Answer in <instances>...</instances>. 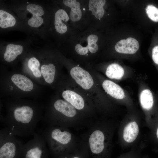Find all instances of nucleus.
<instances>
[{"label":"nucleus","mask_w":158,"mask_h":158,"mask_svg":"<svg viewBox=\"0 0 158 158\" xmlns=\"http://www.w3.org/2000/svg\"><path fill=\"white\" fill-rule=\"evenodd\" d=\"M24 144L6 128L0 131V158H15Z\"/></svg>","instance_id":"nucleus-5"},{"label":"nucleus","mask_w":158,"mask_h":158,"mask_svg":"<svg viewBox=\"0 0 158 158\" xmlns=\"http://www.w3.org/2000/svg\"><path fill=\"white\" fill-rule=\"evenodd\" d=\"M55 67L52 63L43 65L41 67V72L45 81L50 84L53 81L55 74Z\"/></svg>","instance_id":"nucleus-20"},{"label":"nucleus","mask_w":158,"mask_h":158,"mask_svg":"<svg viewBox=\"0 0 158 158\" xmlns=\"http://www.w3.org/2000/svg\"><path fill=\"white\" fill-rule=\"evenodd\" d=\"M148 17L152 20L158 22V8L154 6L149 5L145 8Z\"/></svg>","instance_id":"nucleus-23"},{"label":"nucleus","mask_w":158,"mask_h":158,"mask_svg":"<svg viewBox=\"0 0 158 158\" xmlns=\"http://www.w3.org/2000/svg\"><path fill=\"white\" fill-rule=\"evenodd\" d=\"M102 85L106 92L112 97L117 99H122L124 97L125 93L122 89L114 82L106 80Z\"/></svg>","instance_id":"nucleus-11"},{"label":"nucleus","mask_w":158,"mask_h":158,"mask_svg":"<svg viewBox=\"0 0 158 158\" xmlns=\"http://www.w3.org/2000/svg\"><path fill=\"white\" fill-rule=\"evenodd\" d=\"M98 40V37L95 35H91L87 38V46L89 51L92 53L96 52L98 49V47L96 42Z\"/></svg>","instance_id":"nucleus-22"},{"label":"nucleus","mask_w":158,"mask_h":158,"mask_svg":"<svg viewBox=\"0 0 158 158\" xmlns=\"http://www.w3.org/2000/svg\"><path fill=\"white\" fill-rule=\"evenodd\" d=\"M52 152L58 155L72 152L79 146L81 138H77L68 128L47 126L41 134Z\"/></svg>","instance_id":"nucleus-3"},{"label":"nucleus","mask_w":158,"mask_h":158,"mask_svg":"<svg viewBox=\"0 0 158 158\" xmlns=\"http://www.w3.org/2000/svg\"><path fill=\"white\" fill-rule=\"evenodd\" d=\"M157 136L158 139V128L157 131Z\"/></svg>","instance_id":"nucleus-27"},{"label":"nucleus","mask_w":158,"mask_h":158,"mask_svg":"<svg viewBox=\"0 0 158 158\" xmlns=\"http://www.w3.org/2000/svg\"><path fill=\"white\" fill-rule=\"evenodd\" d=\"M28 65L29 68L33 72L39 70L38 67L40 66L39 61L35 57L30 58L28 61Z\"/></svg>","instance_id":"nucleus-24"},{"label":"nucleus","mask_w":158,"mask_h":158,"mask_svg":"<svg viewBox=\"0 0 158 158\" xmlns=\"http://www.w3.org/2000/svg\"><path fill=\"white\" fill-rule=\"evenodd\" d=\"M75 49L77 53L82 55L87 54L89 50L87 46L86 47H83L80 44H77L76 45Z\"/></svg>","instance_id":"nucleus-25"},{"label":"nucleus","mask_w":158,"mask_h":158,"mask_svg":"<svg viewBox=\"0 0 158 158\" xmlns=\"http://www.w3.org/2000/svg\"><path fill=\"white\" fill-rule=\"evenodd\" d=\"M12 81L19 89L25 91L31 90L33 87L32 81L28 78L23 75L15 74L11 77Z\"/></svg>","instance_id":"nucleus-13"},{"label":"nucleus","mask_w":158,"mask_h":158,"mask_svg":"<svg viewBox=\"0 0 158 158\" xmlns=\"http://www.w3.org/2000/svg\"><path fill=\"white\" fill-rule=\"evenodd\" d=\"M53 107L57 113L46 116L44 121L47 126H59L79 129L87 128L94 121L79 115L77 109L66 101L57 100L54 102Z\"/></svg>","instance_id":"nucleus-2"},{"label":"nucleus","mask_w":158,"mask_h":158,"mask_svg":"<svg viewBox=\"0 0 158 158\" xmlns=\"http://www.w3.org/2000/svg\"><path fill=\"white\" fill-rule=\"evenodd\" d=\"M140 101L141 105L144 109H150L153 104V99L151 91L148 89L142 90L140 96Z\"/></svg>","instance_id":"nucleus-19"},{"label":"nucleus","mask_w":158,"mask_h":158,"mask_svg":"<svg viewBox=\"0 0 158 158\" xmlns=\"http://www.w3.org/2000/svg\"><path fill=\"white\" fill-rule=\"evenodd\" d=\"M69 17L66 12L62 9L58 10L55 15L54 26L56 31L59 33L63 34L67 30L66 25L62 21L67 22Z\"/></svg>","instance_id":"nucleus-12"},{"label":"nucleus","mask_w":158,"mask_h":158,"mask_svg":"<svg viewBox=\"0 0 158 158\" xmlns=\"http://www.w3.org/2000/svg\"><path fill=\"white\" fill-rule=\"evenodd\" d=\"M87 128L81 137L86 142L88 150L94 158H101L108 145V135L98 121H94Z\"/></svg>","instance_id":"nucleus-4"},{"label":"nucleus","mask_w":158,"mask_h":158,"mask_svg":"<svg viewBox=\"0 0 158 158\" xmlns=\"http://www.w3.org/2000/svg\"><path fill=\"white\" fill-rule=\"evenodd\" d=\"M33 136L24 145L25 158H42L47 150L46 142L41 134L35 132Z\"/></svg>","instance_id":"nucleus-6"},{"label":"nucleus","mask_w":158,"mask_h":158,"mask_svg":"<svg viewBox=\"0 0 158 158\" xmlns=\"http://www.w3.org/2000/svg\"><path fill=\"white\" fill-rule=\"evenodd\" d=\"M104 0H91L89 4V10L92 12V15L97 19H100L103 16L104 10L103 6L105 4Z\"/></svg>","instance_id":"nucleus-17"},{"label":"nucleus","mask_w":158,"mask_h":158,"mask_svg":"<svg viewBox=\"0 0 158 158\" xmlns=\"http://www.w3.org/2000/svg\"><path fill=\"white\" fill-rule=\"evenodd\" d=\"M63 4L71 8L70 13L71 20L73 22L79 20L82 17V12L80 8V3L75 0H64Z\"/></svg>","instance_id":"nucleus-15"},{"label":"nucleus","mask_w":158,"mask_h":158,"mask_svg":"<svg viewBox=\"0 0 158 158\" xmlns=\"http://www.w3.org/2000/svg\"><path fill=\"white\" fill-rule=\"evenodd\" d=\"M152 57L154 62L158 65V46H156L153 48Z\"/></svg>","instance_id":"nucleus-26"},{"label":"nucleus","mask_w":158,"mask_h":158,"mask_svg":"<svg viewBox=\"0 0 158 158\" xmlns=\"http://www.w3.org/2000/svg\"><path fill=\"white\" fill-rule=\"evenodd\" d=\"M26 9L32 15V16L28 21L29 25L34 28L40 26L43 23V19L40 17L44 14L42 8L40 5L30 4L27 6Z\"/></svg>","instance_id":"nucleus-9"},{"label":"nucleus","mask_w":158,"mask_h":158,"mask_svg":"<svg viewBox=\"0 0 158 158\" xmlns=\"http://www.w3.org/2000/svg\"><path fill=\"white\" fill-rule=\"evenodd\" d=\"M16 23L15 18L11 14L2 10H0V27L6 28L14 26Z\"/></svg>","instance_id":"nucleus-21"},{"label":"nucleus","mask_w":158,"mask_h":158,"mask_svg":"<svg viewBox=\"0 0 158 158\" xmlns=\"http://www.w3.org/2000/svg\"><path fill=\"white\" fill-rule=\"evenodd\" d=\"M139 47V43L136 39L129 37L118 42L115 46V49L119 53L133 54L137 51Z\"/></svg>","instance_id":"nucleus-8"},{"label":"nucleus","mask_w":158,"mask_h":158,"mask_svg":"<svg viewBox=\"0 0 158 158\" xmlns=\"http://www.w3.org/2000/svg\"><path fill=\"white\" fill-rule=\"evenodd\" d=\"M23 47L21 45L14 44H8L6 48L4 58L7 62L13 61L17 56L20 55L22 52Z\"/></svg>","instance_id":"nucleus-16"},{"label":"nucleus","mask_w":158,"mask_h":158,"mask_svg":"<svg viewBox=\"0 0 158 158\" xmlns=\"http://www.w3.org/2000/svg\"><path fill=\"white\" fill-rule=\"evenodd\" d=\"M70 74L76 83L84 89H90L93 85L94 81L90 74L80 67L72 68Z\"/></svg>","instance_id":"nucleus-7"},{"label":"nucleus","mask_w":158,"mask_h":158,"mask_svg":"<svg viewBox=\"0 0 158 158\" xmlns=\"http://www.w3.org/2000/svg\"><path fill=\"white\" fill-rule=\"evenodd\" d=\"M63 98L76 109L79 110L84 109L85 103L83 97L76 92L71 90L64 91L62 94Z\"/></svg>","instance_id":"nucleus-10"},{"label":"nucleus","mask_w":158,"mask_h":158,"mask_svg":"<svg viewBox=\"0 0 158 158\" xmlns=\"http://www.w3.org/2000/svg\"><path fill=\"white\" fill-rule=\"evenodd\" d=\"M139 132L137 123L135 121L130 122L125 127L123 133V138L126 142L130 143L137 138Z\"/></svg>","instance_id":"nucleus-14"},{"label":"nucleus","mask_w":158,"mask_h":158,"mask_svg":"<svg viewBox=\"0 0 158 158\" xmlns=\"http://www.w3.org/2000/svg\"><path fill=\"white\" fill-rule=\"evenodd\" d=\"M2 121L9 132L14 136L27 137L33 135L41 118L30 106L15 107Z\"/></svg>","instance_id":"nucleus-1"},{"label":"nucleus","mask_w":158,"mask_h":158,"mask_svg":"<svg viewBox=\"0 0 158 158\" xmlns=\"http://www.w3.org/2000/svg\"><path fill=\"white\" fill-rule=\"evenodd\" d=\"M124 73V71L123 67L116 63L109 65L106 72V75L108 78L117 80L121 79Z\"/></svg>","instance_id":"nucleus-18"}]
</instances>
